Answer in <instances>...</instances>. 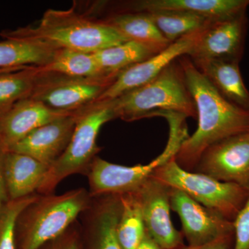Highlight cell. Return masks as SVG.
Returning <instances> with one entry per match:
<instances>
[{"mask_svg":"<svg viewBox=\"0 0 249 249\" xmlns=\"http://www.w3.org/2000/svg\"><path fill=\"white\" fill-rule=\"evenodd\" d=\"M196 110L197 128L183 142L175 160L183 170L193 171L208 147L249 131V112L228 101L196 68L188 55L178 59Z\"/></svg>","mask_w":249,"mask_h":249,"instance_id":"obj_1","label":"cell"},{"mask_svg":"<svg viewBox=\"0 0 249 249\" xmlns=\"http://www.w3.org/2000/svg\"><path fill=\"white\" fill-rule=\"evenodd\" d=\"M0 35L5 39H37L58 48L87 53H95L129 41L106 21L87 17L73 9L47 10L37 27L4 30Z\"/></svg>","mask_w":249,"mask_h":249,"instance_id":"obj_2","label":"cell"},{"mask_svg":"<svg viewBox=\"0 0 249 249\" xmlns=\"http://www.w3.org/2000/svg\"><path fill=\"white\" fill-rule=\"evenodd\" d=\"M178 59L151 81L111 100L116 119L131 122L168 113L196 119V104Z\"/></svg>","mask_w":249,"mask_h":249,"instance_id":"obj_3","label":"cell"},{"mask_svg":"<svg viewBox=\"0 0 249 249\" xmlns=\"http://www.w3.org/2000/svg\"><path fill=\"white\" fill-rule=\"evenodd\" d=\"M92 197L79 188L61 195H40L28 206L16 224L18 249H40L55 240L76 222Z\"/></svg>","mask_w":249,"mask_h":249,"instance_id":"obj_4","label":"cell"},{"mask_svg":"<svg viewBox=\"0 0 249 249\" xmlns=\"http://www.w3.org/2000/svg\"><path fill=\"white\" fill-rule=\"evenodd\" d=\"M115 119L112 101L96 102L77 111L71 141L64 153L49 167L37 193L52 194L59 183L68 177L76 174L86 175L101 150L96 143L100 129Z\"/></svg>","mask_w":249,"mask_h":249,"instance_id":"obj_5","label":"cell"},{"mask_svg":"<svg viewBox=\"0 0 249 249\" xmlns=\"http://www.w3.org/2000/svg\"><path fill=\"white\" fill-rule=\"evenodd\" d=\"M167 186L184 192L196 202L233 222L243 207L249 189L222 182L204 174L187 171L175 159L158 168L152 175Z\"/></svg>","mask_w":249,"mask_h":249,"instance_id":"obj_6","label":"cell"},{"mask_svg":"<svg viewBox=\"0 0 249 249\" xmlns=\"http://www.w3.org/2000/svg\"><path fill=\"white\" fill-rule=\"evenodd\" d=\"M186 138V134L181 129H170L165 150L145 165L124 166L96 157L86 174L90 196L91 197L108 195L122 196L138 191L156 170L175 158Z\"/></svg>","mask_w":249,"mask_h":249,"instance_id":"obj_7","label":"cell"},{"mask_svg":"<svg viewBox=\"0 0 249 249\" xmlns=\"http://www.w3.org/2000/svg\"><path fill=\"white\" fill-rule=\"evenodd\" d=\"M42 72L31 98L53 110L73 114L96 103L116 77L74 78Z\"/></svg>","mask_w":249,"mask_h":249,"instance_id":"obj_8","label":"cell"},{"mask_svg":"<svg viewBox=\"0 0 249 249\" xmlns=\"http://www.w3.org/2000/svg\"><path fill=\"white\" fill-rule=\"evenodd\" d=\"M193 172L249 188V131L214 142L204 150Z\"/></svg>","mask_w":249,"mask_h":249,"instance_id":"obj_9","label":"cell"},{"mask_svg":"<svg viewBox=\"0 0 249 249\" xmlns=\"http://www.w3.org/2000/svg\"><path fill=\"white\" fill-rule=\"evenodd\" d=\"M248 29L247 12L212 21L201 30L188 55L191 60H224L240 63Z\"/></svg>","mask_w":249,"mask_h":249,"instance_id":"obj_10","label":"cell"},{"mask_svg":"<svg viewBox=\"0 0 249 249\" xmlns=\"http://www.w3.org/2000/svg\"><path fill=\"white\" fill-rule=\"evenodd\" d=\"M170 208L178 214L183 237L190 246L206 245L234 233L233 222L205 207L184 192L170 187Z\"/></svg>","mask_w":249,"mask_h":249,"instance_id":"obj_11","label":"cell"},{"mask_svg":"<svg viewBox=\"0 0 249 249\" xmlns=\"http://www.w3.org/2000/svg\"><path fill=\"white\" fill-rule=\"evenodd\" d=\"M145 231L162 249L185 246L182 232L174 227L170 217V187L150 178L137 191Z\"/></svg>","mask_w":249,"mask_h":249,"instance_id":"obj_12","label":"cell"},{"mask_svg":"<svg viewBox=\"0 0 249 249\" xmlns=\"http://www.w3.org/2000/svg\"><path fill=\"white\" fill-rule=\"evenodd\" d=\"M201 30L183 36L160 53L121 71L96 102L115 99L151 81L172 62L183 55H189Z\"/></svg>","mask_w":249,"mask_h":249,"instance_id":"obj_13","label":"cell"},{"mask_svg":"<svg viewBox=\"0 0 249 249\" xmlns=\"http://www.w3.org/2000/svg\"><path fill=\"white\" fill-rule=\"evenodd\" d=\"M121 209L119 195L92 197L78 222L86 240V249H122L116 234Z\"/></svg>","mask_w":249,"mask_h":249,"instance_id":"obj_14","label":"cell"},{"mask_svg":"<svg viewBox=\"0 0 249 249\" xmlns=\"http://www.w3.org/2000/svg\"><path fill=\"white\" fill-rule=\"evenodd\" d=\"M76 119L77 112L44 124L34 129L9 151L29 156L50 167L68 146Z\"/></svg>","mask_w":249,"mask_h":249,"instance_id":"obj_15","label":"cell"},{"mask_svg":"<svg viewBox=\"0 0 249 249\" xmlns=\"http://www.w3.org/2000/svg\"><path fill=\"white\" fill-rule=\"evenodd\" d=\"M69 114H72L53 110L31 98L19 101L0 116V149L9 151L34 129Z\"/></svg>","mask_w":249,"mask_h":249,"instance_id":"obj_16","label":"cell"},{"mask_svg":"<svg viewBox=\"0 0 249 249\" xmlns=\"http://www.w3.org/2000/svg\"><path fill=\"white\" fill-rule=\"evenodd\" d=\"M119 11H178L204 16L215 21L247 12L249 0H139L124 3Z\"/></svg>","mask_w":249,"mask_h":249,"instance_id":"obj_17","label":"cell"},{"mask_svg":"<svg viewBox=\"0 0 249 249\" xmlns=\"http://www.w3.org/2000/svg\"><path fill=\"white\" fill-rule=\"evenodd\" d=\"M49 168L48 165L29 156L5 152L3 173L9 200L37 193Z\"/></svg>","mask_w":249,"mask_h":249,"instance_id":"obj_18","label":"cell"},{"mask_svg":"<svg viewBox=\"0 0 249 249\" xmlns=\"http://www.w3.org/2000/svg\"><path fill=\"white\" fill-rule=\"evenodd\" d=\"M193 62L223 97L249 112V91L244 83L239 62L209 59Z\"/></svg>","mask_w":249,"mask_h":249,"instance_id":"obj_19","label":"cell"},{"mask_svg":"<svg viewBox=\"0 0 249 249\" xmlns=\"http://www.w3.org/2000/svg\"><path fill=\"white\" fill-rule=\"evenodd\" d=\"M58 49L37 39H5L0 42V73L30 66H45Z\"/></svg>","mask_w":249,"mask_h":249,"instance_id":"obj_20","label":"cell"},{"mask_svg":"<svg viewBox=\"0 0 249 249\" xmlns=\"http://www.w3.org/2000/svg\"><path fill=\"white\" fill-rule=\"evenodd\" d=\"M103 20L115 28L127 40L145 46L155 53H160L171 44L146 12L119 11Z\"/></svg>","mask_w":249,"mask_h":249,"instance_id":"obj_21","label":"cell"},{"mask_svg":"<svg viewBox=\"0 0 249 249\" xmlns=\"http://www.w3.org/2000/svg\"><path fill=\"white\" fill-rule=\"evenodd\" d=\"M44 73H55L74 78H101L105 75L93 53L58 48L48 64L37 67Z\"/></svg>","mask_w":249,"mask_h":249,"instance_id":"obj_22","label":"cell"},{"mask_svg":"<svg viewBox=\"0 0 249 249\" xmlns=\"http://www.w3.org/2000/svg\"><path fill=\"white\" fill-rule=\"evenodd\" d=\"M41 74L36 66L0 73V116L16 103L30 97Z\"/></svg>","mask_w":249,"mask_h":249,"instance_id":"obj_23","label":"cell"},{"mask_svg":"<svg viewBox=\"0 0 249 249\" xmlns=\"http://www.w3.org/2000/svg\"><path fill=\"white\" fill-rule=\"evenodd\" d=\"M105 75L116 77L121 71L150 58L155 53L145 46L127 41L93 53Z\"/></svg>","mask_w":249,"mask_h":249,"instance_id":"obj_24","label":"cell"},{"mask_svg":"<svg viewBox=\"0 0 249 249\" xmlns=\"http://www.w3.org/2000/svg\"><path fill=\"white\" fill-rule=\"evenodd\" d=\"M122 209L116 234L122 249H137L145 236V227L138 193L121 196Z\"/></svg>","mask_w":249,"mask_h":249,"instance_id":"obj_25","label":"cell"},{"mask_svg":"<svg viewBox=\"0 0 249 249\" xmlns=\"http://www.w3.org/2000/svg\"><path fill=\"white\" fill-rule=\"evenodd\" d=\"M155 25L170 42L181 38L196 31L201 30L213 19L199 15L178 11H152L146 12Z\"/></svg>","mask_w":249,"mask_h":249,"instance_id":"obj_26","label":"cell"},{"mask_svg":"<svg viewBox=\"0 0 249 249\" xmlns=\"http://www.w3.org/2000/svg\"><path fill=\"white\" fill-rule=\"evenodd\" d=\"M38 193L9 200L0 210V249H18L16 224L24 210L38 197Z\"/></svg>","mask_w":249,"mask_h":249,"instance_id":"obj_27","label":"cell"},{"mask_svg":"<svg viewBox=\"0 0 249 249\" xmlns=\"http://www.w3.org/2000/svg\"><path fill=\"white\" fill-rule=\"evenodd\" d=\"M233 249H249V188L243 207L233 221Z\"/></svg>","mask_w":249,"mask_h":249,"instance_id":"obj_28","label":"cell"},{"mask_svg":"<svg viewBox=\"0 0 249 249\" xmlns=\"http://www.w3.org/2000/svg\"><path fill=\"white\" fill-rule=\"evenodd\" d=\"M40 249H80V228L78 221L65 233Z\"/></svg>","mask_w":249,"mask_h":249,"instance_id":"obj_29","label":"cell"},{"mask_svg":"<svg viewBox=\"0 0 249 249\" xmlns=\"http://www.w3.org/2000/svg\"><path fill=\"white\" fill-rule=\"evenodd\" d=\"M235 235L234 233L222 236L217 240L206 245L199 246L185 245L178 249H233Z\"/></svg>","mask_w":249,"mask_h":249,"instance_id":"obj_30","label":"cell"},{"mask_svg":"<svg viewBox=\"0 0 249 249\" xmlns=\"http://www.w3.org/2000/svg\"><path fill=\"white\" fill-rule=\"evenodd\" d=\"M5 152L0 149V210L8 201L7 191L5 185L4 173H3V159Z\"/></svg>","mask_w":249,"mask_h":249,"instance_id":"obj_31","label":"cell"},{"mask_svg":"<svg viewBox=\"0 0 249 249\" xmlns=\"http://www.w3.org/2000/svg\"><path fill=\"white\" fill-rule=\"evenodd\" d=\"M137 249H162L160 246L157 245L155 240L148 235L147 232H145V236L139 245Z\"/></svg>","mask_w":249,"mask_h":249,"instance_id":"obj_32","label":"cell"}]
</instances>
